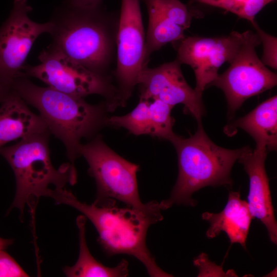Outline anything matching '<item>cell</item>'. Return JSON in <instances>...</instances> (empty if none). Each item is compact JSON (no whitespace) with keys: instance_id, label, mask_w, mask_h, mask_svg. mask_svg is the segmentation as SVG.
<instances>
[{"instance_id":"d4e9b609","label":"cell","mask_w":277,"mask_h":277,"mask_svg":"<svg viewBox=\"0 0 277 277\" xmlns=\"http://www.w3.org/2000/svg\"><path fill=\"white\" fill-rule=\"evenodd\" d=\"M68 1L80 6H94L103 4V0H67Z\"/></svg>"},{"instance_id":"30bf717a","label":"cell","mask_w":277,"mask_h":277,"mask_svg":"<svg viewBox=\"0 0 277 277\" xmlns=\"http://www.w3.org/2000/svg\"><path fill=\"white\" fill-rule=\"evenodd\" d=\"M31 10L27 0H13L10 14L0 27V82L11 89L23 76L25 61L35 41L52 29L50 21H32L28 15Z\"/></svg>"},{"instance_id":"ba28073f","label":"cell","mask_w":277,"mask_h":277,"mask_svg":"<svg viewBox=\"0 0 277 277\" xmlns=\"http://www.w3.org/2000/svg\"><path fill=\"white\" fill-rule=\"evenodd\" d=\"M245 32V39L229 67L210 85L224 93L230 118L246 100L277 84L276 74L266 67L256 53V47L261 44L259 35L251 31Z\"/></svg>"},{"instance_id":"5b68a950","label":"cell","mask_w":277,"mask_h":277,"mask_svg":"<svg viewBox=\"0 0 277 277\" xmlns=\"http://www.w3.org/2000/svg\"><path fill=\"white\" fill-rule=\"evenodd\" d=\"M50 134L49 131L35 134L0 149V154L10 166L16 182L14 198L7 213L17 208L22 219L25 206H35L39 197H47L50 186L63 188L67 184L76 183V168L70 163L57 169L53 166L49 148Z\"/></svg>"},{"instance_id":"8992f818","label":"cell","mask_w":277,"mask_h":277,"mask_svg":"<svg viewBox=\"0 0 277 277\" xmlns=\"http://www.w3.org/2000/svg\"><path fill=\"white\" fill-rule=\"evenodd\" d=\"M40 63L25 65L23 76L36 78L48 87L75 97L97 94L106 99L108 111L120 106L118 91L111 76L93 72L50 44L38 56Z\"/></svg>"},{"instance_id":"7a4b0ae2","label":"cell","mask_w":277,"mask_h":277,"mask_svg":"<svg viewBox=\"0 0 277 277\" xmlns=\"http://www.w3.org/2000/svg\"><path fill=\"white\" fill-rule=\"evenodd\" d=\"M50 21L51 45L93 72L113 77L119 13L103 4L84 6L67 1Z\"/></svg>"},{"instance_id":"cb8c5ba5","label":"cell","mask_w":277,"mask_h":277,"mask_svg":"<svg viewBox=\"0 0 277 277\" xmlns=\"http://www.w3.org/2000/svg\"><path fill=\"white\" fill-rule=\"evenodd\" d=\"M28 274L5 250H0V277H25Z\"/></svg>"},{"instance_id":"4fadbf2b","label":"cell","mask_w":277,"mask_h":277,"mask_svg":"<svg viewBox=\"0 0 277 277\" xmlns=\"http://www.w3.org/2000/svg\"><path fill=\"white\" fill-rule=\"evenodd\" d=\"M268 151L265 148H250L238 160L249 179L248 206L253 218L265 226L270 241L277 244V223L272 204L269 180L265 167Z\"/></svg>"},{"instance_id":"8fae6325","label":"cell","mask_w":277,"mask_h":277,"mask_svg":"<svg viewBox=\"0 0 277 277\" xmlns=\"http://www.w3.org/2000/svg\"><path fill=\"white\" fill-rule=\"evenodd\" d=\"M245 35V31H233L227 36L218 37L185 36L172 44L177 52L175 60L193 70L196 91L202 93L210 86L220 67L226 62L229 64L234 58Z\"/></svg>"},{"instance_id":"3957f363","label":"cell","mask_w":277,"mask_h":277,"mask_svg":"<svg viewBox=\"0 0 277 277\" xmlns=\"http://www.w3.org/2000/svg\"><path fill=\"white\" fill-rule=\"evenodd\" d=\"M12 89L38 111L50 134L64 145L70 163L75 168L81 140L93 138L106 125V102L90 104L84 98L38 86L24 76L15 80Z\"/></svg>"},{"instance_id":"7c38bea8","label":"cell","mask_w":277,"mask_h":277,"mask_svg":"<svg viewBox=\"0 0 277 277\" xmlns=\"http://www.w3.org/2000/svg\"><path fill=\"white\" fill-rule=\"evenodd\" d=\"M181 65L175 60L155 68H145L137 82L140 98L157 99L173 107L183 104L186 112L192 115L197 122H202L205 113L202 93L188 85Z\"/></svg>"},{"instance_id":"9a60e30c","label":"cell","mask_w":277,"mask_h":277,"mask_svg":"<svg viewBox=\"0 0 277 277\" xmlns=\"http://www.w3.org/2000/svg\"><path fill=\"white\" fill-rule=\"evenodd\" d=\"M202 218L210 225L206 232L208 239L214 238L224 232L231 243H239L246 249L247 238L253 217L247 202L241 199L239 192H229L227 203L221 212H205L202 213Z\"/></svg>"},{"instance_id":"52a82bcc","label":"cell","mask_w":277,"mask_h":277,"mask_svg":"<svg viewBox=\"0 0 277 277\" xmlns=\"http://www.w3.org/2000/svg\"><path fill=\"white\" fill-rule=\"evenodd\" d=\"M89 166L88 172L96 185V195L93 203L102 206L119 201L126 206L144 208L147 204L140 199L136 173L139 165L132 163L110 149L100 135H96L78 148Z\"/></svg>"},{"instance_id":"44dd1931","label":"cell","mask_w":277,"mask_h":277,"mask_svg":"<svg viewBox=\"0 0 277 277\" xmlns=\"http://www.w3.org/2000/svg\"><path fill=\"white\" fill-rule=\"evenodd\" d=\"M201 4L219 8L253 23L256 14L267 5L275 0H193Z\"/></svg>"},{"instance_id":"d6986e66","label":"cell","mask_w":277,"mask_h":277,"mask_svg":"<svg viewBox=\"0 0 277 277\" xmlns=\"http://www.w3.org/2000/svg\"><path fill=\"white\" fill-rule=\"evenodd\" d=\"M106 125L124 128L135 135H151L148 100L140 98L136 106L125 115L107 117Z\"/></svg>"},{"instance_id":"6da1fadb","label":"cell","mask_w":277,"mask_h":277,"mask_svg":"<svg viewBox=\"0 0 277 277\" xmlns=\"http://www.w3.org/2000/svg\"><path fill=\"white\" fill-rule=\"evenodd\" d=\"M47 197L53 199L56 205L74 208L89 219L98 233L97 241L107 256L131 255L144 265L150 276H173L157 265L146 245L149 227L163 220L161 211L164 209L161 202H148L143 209L120 208L116 203L96 206L80 201L65 188L50 189Z\"/></svg>"},{"instance_id":"9c48e42d","label":"cell","mask_w":277,"mask_h":277,"mask_svg":"<svg viewBox=\"0 0 277 277\" xmlns=\"http://www.w3.org/2000/svg\"><path fill=\"white\" fill-rule=\"evenodd\" d=\"M146 35L139 0H121L116 37L115 68L112 72L120 106H125L147 67Z\"/></svg>"},{"instance_id":"e0dca14e","label":"cell","mask_w":277,"mask_h":277,"mask_svg":"<svg viewBox=\"0 0 277 277\" xmlns=\"http://www.w3.org/2000/svg\"><path fill=\"white\" fill-rule=\"evenodd\" d=\"M87 218L83 214L78 215L76 224L78 231L79 255L76 262L72 266L63 269L68 277H126L128 275V262L122 260L115 267H110L97 261L91 254L86 239Z\"/></svg>"},{"instance_id":"484cf974","label":"cell","mask_w":277,"mask_h":277,"mask_svg":"<svg viewBox=\"0 0 277 277\" xmlns=\"http://www.w3.org/2000/svg\"><path fill=\"white\" fill-rule=\"evenodd\" d=\"M12 89L9 88L0 82V103H1L10 93Z\"/></svg>"},{"instance_id":"2e32d148","label":"cell","mask_w":277,"mask_h":277,"mask_svg":"<svg viewBox=\"0 0 277 277\" xmlns=\"http://www.w3.org/2000/svg\"><path fill=\"white\" fill-rule=\"evenodd\" d=\"M238 128L254 140L255 148L276 150L277 147V97L274 95L258 105L245 116L227 125L225 133L231 136Z\"/></svg>"},{"instance_id":"277c9868","label":"cell","mask_w":277,"mask_h":277,"mask_svg":"<svg viewBox=\"0 0 277 277\" xmlns=\"http://www.w3.org/2000/svg\"><path fill=\"white\" fill-rule=\"evenodd\" d=\"M178 159L179 173L169 197L161 202L166 210L172 205L194 206L192 194L206 186L231 187V171L234 163L250 148L229 149L221 147L208 136L202 122L188 138L176 134L170 141Z\"/></svg>"},{"instance_id":"5bb4252c","label":"cell","mask_w":277,"mask_h":277,"mask_svg":"<svg viewBox=\"0 0 277 277\" xmlns=\"http://www.w3.org/2000/svg\"><path fill=\"white\" fill-rule=\"evenodd\" d=\"M1 103L0 149L11 141L49 131L41 116L32 112L12 89Z\"/></svg>"},{"instance_id":"ffe728a7","label":"cell","mask_w":277,"mask_h":277,"mask_svg":"<svg viewBox=\"0 0 277 277\" xmlns=\"http://www.w3.org/2000/svg\"><path fill=\"white\" fill-rule=\"evenodd\" d=\"M148 101L151 135L170 141L175 134L172 129L174 121L171 115L173 107L157 99Z\"/></svg>"},{"instance_id":"4316f807","label":"cell","mask_w":277,"mask_h":277,"mask_svg":"<svg viewBox=\"0 0 277 277\" xmlns=\"http://www.w3.org/2000/svg\"><path fill=\"white\" fill-rule=\"evenodd\" d=\"M13 243V239L0 238V250H6Z\"/></svg>"},{"instance_id":"ac0fdd59","label":"cell","mask_w":277,"mask_h":277,"mask_svg":"<svg viewBox=\"0 0 277 277\" xmlns=\"http://www.w3.org/2000/svg\"><path fill=\"white\" fill-rule=\"evenodd\" d=\"M148 15L146 35L145 61L148 65L151 55L168 43H174L186 36L185 29L169 19L154 4L143 1Z\"/></svg>"},{"instance_id":"603a6c76","label":"cell","mask_w":277,"mask_h":277,"mask_svg":"<svg viewBox=\"0 0 277 277\" xmlns=\"http://www.w3.org/2000/svg\"><path fill=\"white\" fill-rule=\"evenodd\" d=\"M193 264L199 270L197 276H238L234 270L224 271L221 266L209 260L205 253L194 259Z\"/></svg>"},{"instance_id":"7402d4cb","label":"cell","mask_w":277,"mask_h":277,"mask_svg":"<svg viewBox=\"0 0 277 277\" xmlns=\"http://www.w3.org/2000/svg\"><path fill=\"white\" fill-rule=\"evenodd\" d=\"M252 25L263 45V55L261 61L265 65L274 69L277 68V38L263 30L256 21Z\"/></svg>"}]
</instances>
